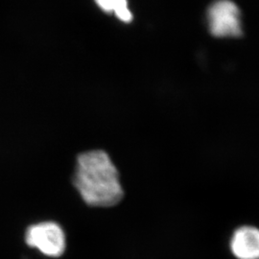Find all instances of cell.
<instances>
[{"label": "cell", "mask_w": 259, "mask_h": 259, "mask_svg": "<svg viewBox=\"0 0 259 259\" xmlns=\"http://www.w3.org/2000/svg\"><path fill=\"white\" fill-rule=\"evenodd\" d=\"M73 185L83 202L93 207H111L124 197L118 170L102 150L89 151L78 157Z\"/></svg>", "instance_id": "obj_1"}, {"label": "cell", "mask_w": 259, "mask_h": 259, "mask_svg": "<svg viewBox=\"0 0 259 259\" xmlns=\"http://www.w3.org/2000/svg\"><path fill=\"white\" fill-rule=\"evenodd\" d=\"M25 241L29 247L51 258L62 256L66 248L65 232L58 223L53 221L37 223L28 227Z\"/></svg>", "instance_id": "obj_2"}, {"label": "cell", "mask_w": 259, "mask_h": 259, "mask_svg": "<svg viewBox=\"0 0 259 259\" xmlns=\"http://www.w3.org/2000/svg\"><path fill=\"white\" fill-rule=\"evenodd\" d=\"M210 34L216 37H239L243 35L240 9L232 0H216L206 14Z\"/></svg>", "instance_id": "obj_3"}, {"label": "cell", "mask_w": 259, "mask_h": 259, "mask_svg": "<svg viewBox=\"0 0 259 259\" xmlns=\"http://www.w3.org/2000/svg\"><path fill=\"white\" fill-rule=\"evenodd\" d=\"M230 247L237 259H259V229L243 226L232 233Z\"/></svg>", "instance_id": "obj_4"}, {"label": "cell", "mask_w": 259, "mask_h": 259, "mask_svg": "<svg viewBox=\"0 0 259 259\" xmlns=\"http://www.w3.org/2000/svg\"><path fill=\"white\" fill-rule=\"evenodd\" d=\"M97 6L103 12L113 14L123 22H130L133 19V14L129 9L128 0H94Z\"/></svg>", "instance_id": "obj_5"}]
</instances>
